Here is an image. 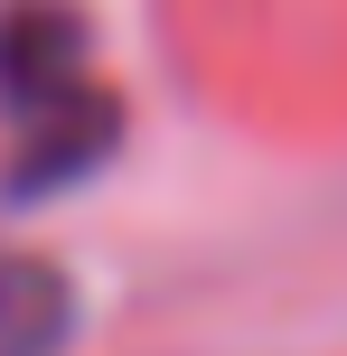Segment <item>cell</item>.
Here are the masks:
<instances>
[{
    "instance_id": "cell-1",
    "label": "cell",
    "mask_w": 347,
    "mask_h": 356,
    "mask_svg": "<svg viewBox=\"0 0 347 356\" xmlns=\"http://www.w3.org/2000/svg\"><path fill=\"white\" fill-rule=\"evenodd\" d=\"M0 113L19 131L10 160V197L66 188L113 150L122 131V104L94 85L85 66V19L66 0H10L0 10Z\"/></svg>"
},
{
    "instance_id": "cell-2",
    "label": "cell",
    "mask_w": 347,
    "mask_h": 356,
    "mask_svg": "<svg viewBox=\"0 0 347 356\" xmlns=\"http://www.w3.org/2000/svg\"><path fill=\"white\" fill-rule=\"evenodd\" d=\"M66 328H75L66 282L29 253H0V356H56Z\"/></svg>"
}]
</instances>
